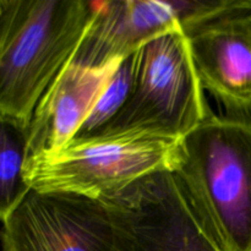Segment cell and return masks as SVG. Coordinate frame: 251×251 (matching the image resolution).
Here are the masks:
<instances>
[{
  "label": "cell",
  "mask_w": 251,
  "mask_h": 251,
  "mask_svg": "<svg viewBox=\"0 0 251 251\" xmlns=\"http://www.w3.org/2000/svg\"><path fill=\"white\" fill-rule=\"evenodd\" d=\"M100 0H0V114L28 124Z\"/></svg>",
  "instance_id": "obj_1"
},
{
  "label": "cell",
  "mask_w": 251,
  "mask_h": 251,
  "mask_svg": "<svg viewBox=\"0 0 251 251\" xmlns=\"http://www.w3.org/2000/svg\"><path fill=\"white\" fill-rule=\"evenodd\" d=\"M176 173L225 251H251V105L213 110L181 139Z\"/></svg>",
  "instance_id": "obj_2"
},
{
  "label": "cell",
  "mask_w": 251,
  "mask_h": 251,
  "mask_svg": "<svg viewBox=\"0 0 251 251\" xmlns=\"http://www.w3.org/2000/svg\"><path fill=\"white\" fill-rule=\"evenodd\" d=\"M181 140L149 131H126L71 140L60 149L28 157L31 189L66 191L104 200L163 171L176 172Z\"/></svg>",
  "instance_id": "obj_3"
},
{
  "label": "cell",
  "mask_w": 251,
  "mask_h": 251,
  "mask_svg": "<svg viewBox=\"0 0 251 251\" xmlns=\"http://www.w3.org/2000/svg\"><path fill=\"white\" fill-rule=\"evenodd\" d=\"M211 110L188 34L178 29L152 39L134 54L131 92L100 135L149 131L181 140Z\"/></svg>",
  "instance_id": "obj_4"
},
{
  "label": "cell",
  "mask_w": 251,
  "mask_h": 251,
  "mask_svg": "<svg viewBox=\"0 0 251 251\" xmlns=\"http://www.w3.org/2000/svg\"><path fill=\"white\" fill-rule=\"evenodd\" d=\"M103 201L119 251H225L176 172L150 174Z\"/></svg>",
  "instance_id": "obj_5"
},
{
  "label": "cell",
  "mask_w": 251,
  "mask_h": 251,
  "mask_svg": "<svg viewBox=\"0 0 251 251\" xmlns=\"http://www.w3.org/2000/svg\"><path fill=\"white\" fill-rule=\"evenodd\" d=\"M243 0H100L92 22L69 61L85 68H110L168 32L185 33L237 10Z\"/></svg>",
  "instance_id": "obj_6"
},
{
  "label": "cell",
  "mask_w": 251,
  "mask_h": 251,
  "mask_svg": "<svg viewBox=\"0 0 251 251\" xmlns=\"http://www.w3.org/2000/svg\"><path fill=\"white\" fill-rule=\"evenodd\" d=\"M2 251H119L105 201L31 189L2 222Z\"/></svg>",
  "instance_id": "obj_7"
},
{
  "label": "cell",
  "mask_w": 251,
  "mask_h": 251,
  "mask_svg": "<svg viewBox=\"0 0 251 251\" xmlns=\"http://www.w3.org/2000/svg\"><path fill=\"white\" fill-rule=\"evenodd\" d=\"M186 34L203 90L225 109L251 105V5Z\"/></svg>",
  "instance_id": "obj_8"
},
{
  "label": "cell",
  "mask_w": 251,
  "mask_h": 251,
  "mask_svg": "<svg viewBox=\"0 0 251 251\" xmlns=\"http://www.w3.org/2000/svg\"><path fill=\"white\" fill-rule=\"evenodd\" d=\"M118 64L103 70L70 61L64 66L32 115L28 157L60 149L73 140Z\"/></svg>",
  "instance_id": "obj_9"
},
{
  "label": "cell",
  "mask_w": 251,
  "mask_h": 251,
  "mask_svg": "<svg viewBox=\"0 0 251 251\" xmlns=\"http://www.w3.org/2000/svg\"><path fill=\"white\" fill-rule=\"evenodd\" d=\"M28 124L0 114V221L4 222L31 190L25 176Z\"/></svg>",
  "instance_id": "obj_10"
},
{
  "label": "cell",
  "mask_w": 251,
  "mask_h": 251,
  "mask_svg": "<svg viewBox=\"0 0 251 251\" xmlns=\"http://www.w3.org/2000/svg\"><path fill=\"white\" fill-rule=\"evenodd\" d=\"M132 75L134 55L115 66L73 140L90 139L102 134L126 103L131 92Z\"/></svg>",
  "instance_id": "obj_11"
}]
</instances>
